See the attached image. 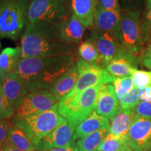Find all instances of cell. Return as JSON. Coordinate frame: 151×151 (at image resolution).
<instances>
[{
	"instance_id": "44",
	"label": "cell",
	"mask_w": 151,
	"mask_h": 151,
	"mask_svg": "<svg viewBox=\"0 0 151 151\" xmlns=\"http://www.w3.org/2000/svg\"><path fill=\"white\" fill-rule=\"evenodd\" d=\"M0 48H1V43H0Z\"/></svg>"
},
{
	"instance_id": "23",
	"label": "cell",
	"mask_w": 151,
	"mask_h": 151,
	"mask_svg": "<svg viewBox=\"0 0 151 151\" xmlns=\"http://www.w3.org/2000/svg\"><path fill=\"white\" fill-rule=\"evenodd\" d=\"M110 124L92 132L83 139L77 140L79 151H97V149L104 138L109 133Z\"/></svg>"
},
{
	"instance_id": "25",
	"label": "cell",
	"mask_w": 151,
	"mask_h": 151,
	"mask_svg": "<svg viewBox=\"0 0 151 151\" xmlns=\"http://www.w3.org/2000/svg\"><path fill=\"white\" fill-rule=\"evenodd\" d=\"M78 53L81 60L89 64L96 65L99 59V52L95 44L91 40L83 41L78 48Z\"/></svg>"
},
{
	"instance_id": "37",
	"label": "cell",
	"mask_w": 151,
	"mask_h": 151,
	"mask_svg": "<svg viewBox=\"0 0 151 151\" xmlns=\"http://www.w3.org/2000/svg\"><path fill=\"white\" fill-rule=\"evenodd\" d=\"M146 19L148 21V25L151 29V0H148V6H147Z\"/></svg>"
},
{
	"instance_id": "5",
	"label": "cell",
	"mask_w": 151,
	"mask_h": 151,
	"mask_svg": "<svg viewBox=\"0 0 151 151\" xmlns=\"http://www.w3.org/2000/svg\"><path fill=\"white\" fill-rule=\"evenodd\" d=\"M66 122L67 120L58 113V104L45 112L23 118H13L11 121L15 125L24 131L35 146L43 137Z\"/></svg>"
},
{
	"instance_id": "31",
	"label": "cell",
	"mask_w": 151,
	"mask_h": 151,
	"mask_svg": "<svg viewBox=\"0 0 151 151\" xmlns=\"http://www.w3.org/2000/svg\"><path fill=\"white\" fill-rule=\"evenodd\" d=\"M135 112L138 116L151 119V102L139 101L135 108Z\"/></svg>"
},
{
	"instance_id": "17",
	"label": "cell",
	"mask_w": 151,
	"mask_h": 151,
	"mask_svg": "<svg viewBox=\"0 0 151 151\" xmlns=\"http://www.w3.org/2000/svg\"><path fill=\"white\" fill-rule=\"evenodd\" d=\"M121 16L119 9L107 11L97 6L94 23L99 31L111 33L115 36L118 29Z\"/></svg>"
},
{
	"instance_id": "6",
	"label": "cell",
	"mask_w": 151,
	"mask_h": 151,
	"mask_svg": "<svg viewBox=\"0 0 151 151\" xmlns=\"http://www.w3.org/2000/svg\"><path fill=\"white\" fill-rule=\"evenodd\" d=\"M72 14L71 0H31L28 20L29 23L61 22Z\"/></svg>"
},
{
	"instance_id": "18",
	"label": "cell",
	"mask_w": 151,
	"mask_h": 151,
	"mask_svg": "<svg viewBox=\"0 0 151 151\" xmlns=\"http://www.w3.org/2000/svg\"><path fill=\"white\" fill-rule=\"evenodd\" d=\"M78 77V71L76 64H75L52 85L49 90L52 92L58 101H60L73 90Z\"/></svg>"
},
{
	"instance_id": "20",
	"label": "cell",
	"mask_w": 151,
	"mask_h": 151,
	"mask_svg": "<svg viewBox=\"0 0 151 151\" xmlns=\"http://www.w3.org/2000/svg\"><path fill=\"white\" fill-rule=\"evenodd\" d=\"M109 120L94 111L90 116L80 123L76 128L73 141L83 139L92 132L97 131L105 126L109 125Z\"/></svg>"
},
{
	"instance_id": "39",
	"label": "cell",
	"mask_w": 151,
	"mask_h": 151,
	"mask_svg": "<svg viewBox=\"0 0 151 151\" xmlns=\"http://www.w3.org/2000/svg\"><path fill=\"white\" fill-rule=\"evenodd\" d=\"M118 151H134V150H132L131 148H129V147L126 146V145H124V146H122V148H120Z\"/></svg>"
},
{
	"instance_id": "2",
	"label": "cell",
	"mask_w": 151,
	"mask_h": 151,
	"mask_svg": "<svg viewBox=\"0 0 151 151\" xmlns=\"http://www.w3.org/2000/svg\"><path fill=\"white\" fill-rule=\"evenodd\" d=\"M78 60L76 55L21 58L14 73L20 76L29 92L50 90Z\"/></svg>"
},
{
	"instance_id": "13",
	"label": "cell",
	"mask_w": 151,
	"mask_h": 151,
	"mask_svg": "<svg viewBox=\"0 0 151 151\" xmlns=\"http://www.w3.org/2000/svg\"><path fill=\"white\" fill-rule=\"evenodd\" d=\"M74 132V128L71 127L67 121L43 137L35 146L36 150L47 151L69 145L73 141V136Z\"/></svg>"
},
{
	"instance_id": "12",
	"label": "cell",
	"mask_w": 151,
	"mask_h": 151,
	"mask_svg": "<svg viewBox=\"0 0 151 151\" xmlns=\"http://www.w3.org/2000/svg\"><path fill=\"white\" fill-rule=\"evenodd\" d=\"M139 62V56L123 47L106 67V69L114 78L129 76L137 69Z\"/></svg>"
},
{
	"instance_id": "27",
	"label": "cell",
	"mask_w": 151,
	"mask_h": 151,
	"mask_svg": "<svg viewBox=\"0 0 151 151\" xmlns=\"http://www.w3.org/2000/svg\"><path fill=\"white\" fill-rule=\"evenodd\" d=\"M113 84L116 95H124L135 88L132 76L116 78Z\"/></svg>"
},
{
	"instance_id": "9",
	"label": "cell",
	"mask_w": 151,
	"mask_h": 151,
	"mask_svg": "<svg viewBox=\"0 0 151 151\" xmlns=\"http://www.w3.org/2000/svg\"><path fill=\"white\" fill-rule=\"evenodd\" d=\"M49 90H37L29 92L21 100L13 118H19L50 110L58 103Z\"/></svg>"
},
{
	"instance_id": "33",
	"label": "cell",
	"mask_w": 151,
	"mask_h": 151,
	"mask_svg": "<svg viewBox=\"0 0 151 151\" xmlns=\"http://www.w3.org/2000/svg\"><path fill=\"white\" fill-rule=\"evenodd\" d=\"M97 6L107 11L119 9L118 0H99V4Z\"/></svg>"
},
{
	"instance_id": "1",
	"label": "cell",
	"mask_w": 151,
	"mask_h": 151,
	"mask_svg": "<svg viewBox=\"0 0 151 151\" xmlns=\"http://www.w3.org/2000/svg\"><path fill=\"white\" fill-rule=\"evenodd\" d=\"M61 22L29 23L21 37V58L76 55V45L64 42Z\"/></svg>"
},
{
	"instance_id": "42",
	"label": "cell",
	"mask_w": 151,
	"mask_h": 151,
	"mask_svg": "<svg viewBox=\"0 0 151 151\" xmlns=\"http://www.w3.org/2000/svg\"><path fill=\"white\" fill-rule=\"evenodd\" d=\"M149 88H150V96L151 98V86H149Z\"/></svg>"
},
{
	"instance_id": "30",
	"label": "cell",
	"mask_w": 151,
	"mask_h": 151,
	"mask_svg": "<svg viewBox=\"0 0 151 151\" xmlns=\"http://www.w3.org/2000/svg\"><path fill=\"white\" fill-rule=\"evenodd\" d=\"M136 89L151 86V71L136 70L132 74Z\"/></svg>"
},
{
	"instance_id": "22",
	"label": "cell",
	"mask_w": 151,
	"mask_h": 151,
	"mask_svg": "<svg viewBox=\"0 0 151 151\" xmlns=\"http://www.w3.org/2000/svg\"><path fill=\"white\" fill-rule=\"evenodd\" d=\"M9 142L15 148L22 151H35L36 146L27 134L11 122L8 134Z\"/></svg>"
},
{
	"instance_id": "16",
	"label": "cell",
	"mask_w": 151,
	"mask_h": 151,
	"mask_svg": "<svg viewBox=\"0 0 151 151\" xmlns=\"http://www.w3.org/2000/svg\"><path fill=\"white\" fill-rule=\"evenodd\" d=\"M85 30L86 27L72 14L69 18L62 22L60 27L62 40L65 43L76 45L82 41Z\"/></svg>"
},
{
	"instance_id": "35",
	"label": "cell",
	"mask_w": 151,
	"mask_h": 151,
	"mask_svg": "<svg viewBox=\"0 0 151 151\" xmlns=\"http://www.w3.org/2000/svg\"><path fill=\"white\" fill-rule=\"evenodd\" d=\"M47 151H79L78 146H77L76 142L73 141L72 143H70L67 146L60 147V148H57L52 149V150H47Z\"/></svg>"
},
{
	"instance_id": "15",
	"label": "cell",
	"mask_w": 151,
	"mask_h": 151,
	"mask_svg": "<svg viewBox=\"0 0 151 151\" xmlns=\"http://www.w3.org/2000/svg\"><path fill=\"white\" fill-rule=\"evenodd\" d=\"M0 84L6 97L16 110L21 100L29 92L27 87L20 76L14 72L5 73Z\"/></svg>"
},
{
	"instance_id": "28",
	"label": "cell",
	"mask_w": 151,
	"mask_h": 151,
	"mask_svg": "<svg viewBox=\"0 0 151 151\" xmlns=\"http://www.w3.org/2000/svg\"><path fill=\"white\" fill-rule=\"evenodd\" d=\"M120 107L122 109H135L139 103L137 89H133L129 93L124 95H116Z\"/></svg>"
},
{
	"instance_id": "38",
	"label": "cell",
	"mask_w": 151,
	"mask_h": 151,
	"mask_svg": "<svg viewBox=\"0 0 151 151\" xmlns=\"http://www.w3.org/2000/svg\"><path fill=\"white\" fill-rule=\"evenodd\" d=\"M143 64L147 68H148L151 70V58H146L143 60Z\"/></svg>"
},
{
	"instance_id": "41",
	"label": "cell",
	"mask_w": 151,
	"mask_h": 151,
	"mask_svg": "<svg viewBox=\"0 0 151 151\" xmlns=\"http://www.w3.org/2000/svg\"><path fill=\"white\" fill-rule=\"evenodd\" d=\"M148 58H151V46L150 48V50H149V54H148Z\"/></svg>"
},
{
	"instance_id": "26",
	"label": "cell",
	"mask_w": 151,
	"mask_h": 151,
	"mask_svg": "<svg viewBox=\"0 0 151 151\" xmlns=\"http://www.w3.org/2000/svg\"><path fill=\"white\" fill-rule=\"evenodd\" d=\"M124 141L109 133L97 149V151H118L124 146Z\"/></svg>"
},
{
	"instance_id": "32",
	"label": "cell",
	"mask_w": 151,
	"mask_h": 151,
	"mask_svg": "<svg viewBox=\"0 0 151 151\" xmlns=\"http://www.w3.org/2000/svg\"><path fill=\"white\" fill-rule=\"evenodd\" d=\"M11 122L9 120H0V146L8 141V134Z\"/></svg>"
},
{
	"instance_id": "21",
	"label": "cell",
	"mask_w": 151,
	"mask_h": 151,
	"mask_svg": "<svg viewBox=\"0 0 151 151\" xmlns=\"http://www.w3.org/2000/svg\"><path fill=\"white\" fill-rule=\"evenodd\" d=\"M73 14L86 27H91L94 23L96 12L95 0H71Z\"/></svg>"
},
{
	"instance_id": "4",
	"label": "cell",
	"mask_w": 151,
	"mask_h": 151,
	"mask_svg": "<svg viewBox=\"0 0 151 151\" xmlns=\"http://www.w3.org/2000/svg\"><path fill=\"white\" fill-rule=\"evenodd\" d=\"M31 0H0V39L16 41L29 24Z\"/></svg>"
},
{
	"instance_id": "36",
	"label": "cell",
	"mask_w": 151,
	"mask_h": 151,
	"mask_svg": "<svg viewBox=\"0 0 151 151\" xmlns=\"http://www.w3.org/2000/svg\"><path fill=\"white\" fill-rule=\"evenodd\" d=\"M0 151H22L19 149L15 148L9 142V141L4 144L0 146Z\"/></svg>"
},
{
	"instance_id": "8",
	"label": "cell",
	"mask_w": 151,
	"mask_h": 151,
	"mask_svg": "<svg viewBox=\"0 0 151 151\" xmlns=\"http://www.w3.org/2000/svg\"><path fill=\"white\" fill-rule=\"evenodd\" d=\"M78 77L75 88L69 94L78 95L81 92L98 85L110 84L116 78L104 68L94 64H89L82 60L76 62Z\"/></svg>"
},
{
	"instance_id": "29",
	"label": "cell",
	"mask_w": 151,
	"mask_h": 151,
	"mask_svg": "<svg viewBox=\"0 0 151 151\" xmlns=\"http://www.w3.org/2000/svg\"><path fill=\"white\" fill-rule=\"evenodd\" d=\"M15 111L14 106L6 97L0 84V120H9L14 117Z\"/></svg>"
},
{
	"instance_id": "3",
	"label": "cell",
	"mask_w": 151,
	"mask_h": 151,
	"mask_svg": "<svg viewBox=\"0 0 151 151\" xmlns=\"http://www.w3.org/2000/svg\"><path fill=\"white\" fill-rule=\"evenodd\" d=\"M101 86L91 87L78 95L68 94L58 101V113L75 129L95 110Z\"/></svg>"
},
{
	"instance_id": "24",
	"label": "cell",
	"mask_w": 151,
	"mask_h": 151,
	"mask_svg": "<svg viewBox=\"0 0 151 151\" xmlns=\"http://www.w3.org/2000/svg\"><path fill=\"white\" fill-rule=\"evenodd\" d=\"M21 48H6L0 53V69L4 73L14 72L21 59Z\"/></svg>"
},
{
	"instance_id": "14",
	"label": "cell",
	"mask_w": 151,
	"mask_h": 151,
	"mask_svg": "<svg viewBox=\"0 0 151 151\" xmlns=\"http://www.w3.org/2000/svg\"><path fill=\"white\" fill-rule=\"evenodd\" d=\"M121 109L113 86L101 85L98 94L96 112L111 120Z\"/></svg>"
},
{
	"instance_id": "43",
	"label": "cell",
	"mask_w": 151,
	"mask_h": 151,
	"mask_svg": "<svg viewBox=\"0 0 151 151\" xmlns=\"http://www.w3.org/2000/svg\"><path fill=\"white\" fill-rule=\"evenodd\" d=\"M149 151H151V145H150V149H149Z\"/></svg>"
},
{
	"instance_id": "7",
	"label": "cell",
	"mask_w": 151,
	"mask_h": 151,
	"mask_svg": "<svg viewBox=\"0 0 151 151\" xmlns=\"http://www.w3.org/2000/svg\"><path fill=\"white\" fill-rule=\"evenodd\" d=\"M115 37L124 48L136 55L139 56L143 43L139 13L128 11L122 15Z\"/></svg>"
},
{
	"instance_id": "19",
	"label": "cell",
	"mask_w": 151,
	"mask_h": 151,
	"mask_svg": "<svg viewBox=\"0 0 151 151\" xmlns=\"http://www.w3.org/2000/svg\"><path fill=\"white\" fill-rule=\"evenodd\" d=\"M137 116L135 109H121L111 120L109 133L124 141L130 126Z\"/></svg>"
},
{
	"instance_id": "40",
	"label": "cell",
	"mask_w": 151,
	"mask_h": 151,
	"mask_svg": "<svg viewBox=\"0 0 151 151\" xmlns=\"http://www.w3.org/2000/svg\"><path fill=\"white\" fill-rule=\"evenodd\" d=\"M5 76V73L3 72L2 70H1V69H0V83H1V81H2L4 77Z\"/></svg>"
},
{
	"instance_id": "10",
	"label": "cell",
	"mask_w": 151,
	"mask_h": 151,
	"mask_svg": "<svg viewBox=\"0 0 151 151\" xmlns=\"http://www.w3.org/2000/svg\"><path fill=\"white\" fill-rule=\"evenodd\" d=\"M124 143L134 151H149L151 145V119L137 115L126 135Z\"/></svg>"
},
{
	"instance_id": "34",
	"label": "cell",
	"mask_w": 151,
	"mask_h": 151,
	"mask_svg": "<svg viewBox=\"0 0 151 151\" xmlns=\"http://www.w3.org/2000/svg\"><path fill=\"white\" fill-rule=\"evenodd\" d=\"M138 97L141 101H146V102H151V98L150 96V88L149 87L146 88H139L137 89Z\"/></svg>"
},
{
	"instance_id": "11",
	"label": "cell",
	"mask_w": 151,
	"mask_h": 151,
	"mask_svg": "<svg viewBox=\"0 0 151 151\" xmlns=\"http://www.w3.org/2000/svg\"><path fill=\"white\" fill-rule=\"evenodd\" d=\"M89 39L95 44L99 52V59L96 65L103 68L106 67L123 48L116 37L111 33L98 30L92 34Z\"/></svg>"
}]
</instances>
